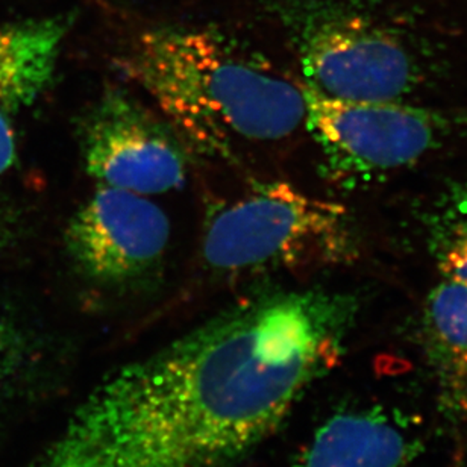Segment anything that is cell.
I'll use <instances>...</instances> for the list:
<instances>
[{
	"instance_id": "cell-1",
	"label": "cell",
	"mask_w": 467,
	"mask_h": 467,
	"mask_svg": "<svg viewBox=\"0 0 467 467\" xmlns=\"http://www.w3.org/2000/svg\"><path fill=\"white\" fill-rule=\"evenodd\" d=\"M352 304L265 295L121 368L36 467H225L281 427L342 354Z\"/></svg>"
},
{
	"instance_id": "cell-2",
	"label": "cell",
	"mask_w": 467,
	"mask_h": 467,
	"mask_svg": "<svg viewBox=\"0 0 467 467\" xmlns=\"http://www.w3.org/2000/svg\"><path fill=\"white\" fill-rule=\"evenodd\" d=\"M117 64L176 134L208 157L233 160L244 144L287 139L306 123L302 86L214 32H144Z\"/></svg>"
},
{
	"instance_id": "cell-3",
	"label": "cell",
	"mask_w": 467,
	"mask_h": 467,
	"mask_svg": "<svg viewBox=\"0 0 467 467\" xmlns=\"http://www.w3.org/2000/svg\"><path fill=\"white\" fill-rule=\"evenodd\" d=\"M355 247L352 222L340 203L270 181L213 210L201 249L208 269L246 275L343 265Z\"/></svg>"
},
{
	"instance_id": "cell-4",
	"label": "cell",
	"mask_w": 467,
	"mask_h": 467,
	"mask_svg": "<svg viewBox=\"0 0 467 467\" xmlns=\"http://www.w3.org/2000/svg\"><path fill=\"white\" fill-rule=\"evenodd\" d=\"M306 86L342 100H402L427 82V61L400 32L338 0L287 13Z\"/></svg>"
},
{
	"instance_id": "cell-5",
	"label": "cell",
	"mask_w": 467,
	"mask_h": 467,
	"mask_svg": "<svg viewBox=\"0 0 467 467\" xmlns=\"http://www.w3.org/2000/svg\"><path fill=\"white\" fill-rule=\"evenodd\" d=\"M306 128L338 181L400 171L441 149L462 119L402 100H342L302 84Z\"/></svg>"
},
{
	"instance_id": "cell-6",
	"label": "cell",
	"mask_w": 467,
	"mask_h": 467,
	"mask_svg": "<svg viewBox=\"0 0 467 467\" xmlns=\"http://www.w3.org/2000/svg\"><path fill=\"white\" fill-rule=\"evenodd\" d=\"M82 160L99 185L132 193L180 189L189 160L180 135L123 90L109 88L79 125Z\"/></svg>"
},
{
	"instance_id": "cell-7",
	"label": "cell",
	"mask_w": 467,
	"mask_h": 467,
	"mask_svg": "<svg viewBox=\"0 0 467 467\" xmlns=\"http://www.w3.org/2000/svg\"><path fill=\"white\" fill-rule=\"evenodd\" d=\"M171 222L143 194L99 185L68 222L64 242L79 274L104 285L148 278L160 267Z\"/></svg>"
},
{
	"instance_id": "cell-8",
	"label": "cell",
	"mask_w": 467,
	"mask_h": 467,
	"mask_svg": "<svg viewBox=\"0 0 467 467\" xmlns=\"http://www.w3.org/2000/svg\"><path fill=\"white\" fill-rule=\"evenodd\" d=\"M68 26L63 17L0 26V175L16 161L13 117L49 86Z\"/></svg>"
},
{
	"instance_id": "cell-9",
	"label": "cell",
	"mask_w": 467,
	"mask_h": 467,
	"mask_svg": "<svg viewBox=\"0 0 467 467\" xmlns=\"http://www.w3.org/2000/svg\"><path fill=\"white\" fill-rule=\"evenodd\" d=\"M416 452L407 427L381 407H373L328 419L297 467H405Z\"/></svg>"
},
{
	"instance_id": "cell-10",
	"label": "cell",
	"mask_w": 467,
	"mask_h": 467,
	"mask_svg": "<svg viewBox=\"0 0 467 467\" xmlns=\"http://www.w3.org/2000/svg\"><path fill=\"white\" fill-rule=\"evenodd\" d=\"M428 361L439 410L450 422L467 419V284L446 279L428 296L423 315Z\"/></svg>"
},
{
	"instance_id": "cell-11",
	"label": "cell",
	"mask_w": 467,
	"mask_h": 467,
	"mask_svg": "<svg viewBox=\"0 0 467 467\" xmlns=\"http://www.w3.org/2000/svg\"><path fill=\"white\" fill-rule=\"evenodd\" d=\"M431 244L443 276L467 284V189L452 194L434 216Z\"/></svg>"
},
{
	"instance_id": "cell-12",
	"label": "cell",
	"mask_w": 467,
	"mask_h": 467,
	"mask_svg": "<svg viewBox=\"0 0 467 467\" xmlns=\"http://www.w3.org/2000/svg\"><path fill=\"white\" fill-rule=\"evenodd\" d=\"M16 338L13 329L0 317V391L13 373L16 363Z\"/></svg>"
},
{
	"instance_id": "cell-13",
	"label": "cell",
	"mask_w": 467,
	"mask_h": 467,
	"mask_svg": "<svg viewBox=\"0 0 467 467\" xmlns=\"http://www.w3.org/2000/svg\"><path fill=\"white\" fill-rule=\"evenodd\" d=\"M464 467H467V464H466V466H464Z\"/></svg>"
}]
</instances>
